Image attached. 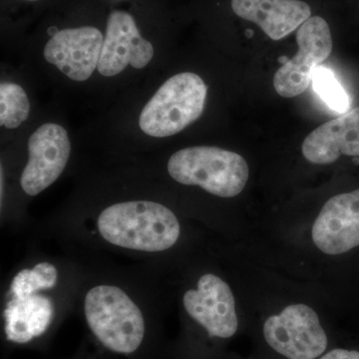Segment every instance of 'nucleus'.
Segmentation results:
<instances>
[{"label": "nucleus", "instance_id": "obj_19", "mask_svg": "<svg viewBox=\"0 0 359 359\" xmlns=\"http://www.w3.org/2000/svg\"><path fill=\"white\" fill-rule=\"evenodd\" d=\"M28 1H36V0H28Z\"/></svg>", "mask_w": 359, "mask_h": 359}, {"label": "nucleus", "instance_id": "obj_9", "mask_svg": "<svg viewBox=\"0 0 359 359\" xmlns=\"http://www.w3.org/2000/svg\"><path fill=\"white\" fill-rule=\"evenodd\" d=\"M102 33L92 26L54 33L44 47V58L74 81H86L98 67Z\"/></svg>", "mask_w": 359, "mask_h": 359}, {"label": "nucleus", "instance_id": "obj_1", "mask_svg": "<svg viewBox=\"0 0 359 359\" xmlns=\"http://www.w3.org/2000/svg\"><path fill=\"white\" fill-rule=\"evenodd\" d=\"M104 240L125 249L157 252L178 242L181 226L166 205L150 201L118 203L106 208L97 219Z\"/></svg>", "mask_w": 359, "mask_h": 359}, {"label": "nucleus", "instance_id": "obj_3", "mask_svg": "<svg viewBox=\"0 0 359 359\" xmlns=\"http://www.w3.org/2000/svg\"><path fill=\"white\" fill-rule=\"evenodd\" d=\"M168 172L180 184L199 186L221 198L240 195L250 176L244 157L212 146L182 149L170 158Z\"/></svg>", "mask_w": 359, "mask_h": 359}, {"label": "nucleus", "instance_id": "obj_18", "mask_svg": "<svg viewBox=\"0 0 359 359\" xmlns=\"http://www.w3.org/2000/svg\"><path fill=\"white\" fill-rule=\"evenodd\" d=\"M318 359H359V351L337 347L330 349Z\"/></svg>", "mask_w": 359, "mask_h": 359}, {"label": "nucleus", "instance_id": "obj_11", "mask_svg": "<svg viewBox=\"0 0 359 359\" xmlns=\"http://www.w3.org/2000/svg\"><path fill=\"white\" fill-rule=\"evenodd\" d=\"M314 245L330 256L359 245V189L339 194L325 203L311 231Z\"/></svg>", "mask_w": 359, "mask_h": 359}, {"label": "nucleus", "instance_id": "obj_2", "mask_svg": "<svg viewBox=\"0 0 359 359\" xmlns=\"http://www.w3.org/2000/svg\"><path fill=\"white\" fill-rule=\"evenodd\" d=\"M85 316L92 334L106 348L119 354L134 353L146 334L141 309L114 285H97L87 292Z\"/></svg>", "mask_w": 359, "mask_h": 359}, {"label": "nucleus", "instance_id": "obj_16", "mask_svg": "<svg viewBox=\"0 0 359 359\" xmlns=\"http://www.w3.org/2000/svg\"><path fill=\"white\" fill-rule=\"evenodd\" d=\"M57 280L58 271L53 264L40 263L32 269H23L14 276L11 290L13 297H29L36 294L39 290L52 289Z\"/></svg>", "mask_w": 359, "mask_h": 359}, {"label": "nucleus", "instance_id": "obj_13", "mask_svg": "<svg viewBox=\"0 0 359 359\" xmlns=\"http://www.w3.org/2000/svg\"><path fill=\"white\" fill-rule=\"evenodd\" d=\"M231 6L236 15L256 23L276 41L311 18V7L302 0H231Z\"/></svg>", "mask_w": 359, "mask_h": 359}, {"label": "nucleus", "instance_id": "obj_14", "mask_svg": "<svg viewBox=\"0 0 359 359\" xmlns=\"http://www.w3.org/2000/svg\"><path fill=\"white\" fill-rule=\"evenodd\" d=\"M51 299L40 294L14 297L4 309V332L13 344H25L41 337L53 320Z\"/></svg>", "mask_w": 359, "mask_h": 359}, {"label": "nucleus", "instance_id": "obj_7", "mask_svg": "<svg viewBox=\"0 0 359 359\" xmlns=\"http://www.w3.org/2000/svg\"><path fill=\"white\" fill-rule=\"evenodd\" d=\"M183 304L188 316L210 339L226 340L237 334L235 297L230 285L218 276H201L197 290H189L184 294Z\"/></svg>", "mask_w": 359, "mask_h": 359}, {"label": "nucleus", "instance_id": "obj_6", "mask_svg": "<svg viewBox=\"0 0 359 359\" xmlns=\"http://www.w3.org/2000/svg\"><path fill=\"white\" fill-rule=\"evenodd\" d=\"M297 53L280 66L273 76L276 93L285 98L304 93L313 79L314 70L332 54V32L327 20L311 16L297 29Z\"/></svg>", "mask_w": 359, "mask_h": 359}, {"label": "nucleus", "instance_id": "obj_17", "mask_svg": "<svg viewBox=\"0 0 359 359\" xmlns=\"http://www.w3.org/2000/svg\"><path fill=\"white\" fill-rule=\"evenodd\" d=\"M313 89L330 109L335 112L346 113L351 107V100L346 90L335 78L334 72L323 66L314 70Z\"/></svg>", "mask_w": 359, "mask_h": 359}, {"label": "nucleus", "instance_id": "obj_5", "mask_svg": "<svg viewBox=\"0 0 359 359\" xmlns=\"http://www.w3.org/2000/svg\"><path fill=\"white\" fill-rule=\"evenodd\" d=\"M266 346L283 359H318L330 339L318 313L304 304L287 306L269 316L262 327Z\"/></svg>", "mask_w": 359, "mask_h": 359}, {"label": "nucleus", "instance_id": "obj_4", "mask_svg": "<svg viewBox=\"0 0 359 359\" xmlns=\"http://www.w3.org/2000/svg\"><path fill=\"white\" fill-rule=\"evenodd\" d=\"M207 93V85L199 75L179 73L168 79L146 104L139 126L156 138L178 134L202 116Z\"/></svg>", "mask_w": 359, "mask_h": 359}, {"label": "nucleus", "instance_id": "obj_15", "mask_svg": "<svg viewBox=\"0 0 359 359\" xmlns=\"http://www.w3.org/2000/svg\"><path fill=\"white\" fill-rule=\"evenodd\" d=\"M30 105L25 89L20 85L4 82L0 85V125L15 129L29 115Z\"/></svg>", "mask_w": 359, "mask_h": 359}, {"label": "nucleus", "instance_id": "obj_8", "mask_svg": "<svg viewBox=\"0 0 359 359\" xmlns=\"http://www.w3.org/2000/svg\"><path fill=\"white\" fill-rule=\"evenodd\" d=\"M71 152L67 132L57 124L42 125L28 141L29 159L21 175L20 184L27 195L43 192L65 171Z\"/></svg>", "mask_w": 359, "mask_h": 359}, {"label": "nucleus", "instance_id": "obj_12", "mask_svg": "<svg viewBox=\"0 0 359 359\" xmlns=\"http://www.w3.org/2000/svg\"><path fill=\"white\" fill-rule=\"evenodd\" d=\"M302 153L311 164H332L340 156L359 157V106L320 125L304 139Z\"/></svg>", "mask_w": 359, "mask_h": 359}, {"label": "nucleus", "instance_id": "obj_10", "mask_svg": "<svg viewBox=\"0 0 359 359\" xmlns=\"http://www.w3.org/2000/svg\"><path fill=\"white\" fill-rule=\"evenodd\" d=\"M154 56V47L141 36L131 14L115 11L108 18L99 60V73L111 77L119 74L128 65L142 69Z\"/></svg>", "mask_w": 359, "mask_h": 359}]
</instances>
